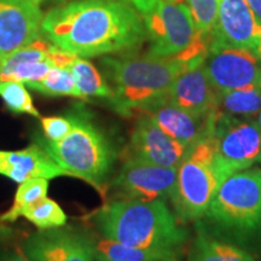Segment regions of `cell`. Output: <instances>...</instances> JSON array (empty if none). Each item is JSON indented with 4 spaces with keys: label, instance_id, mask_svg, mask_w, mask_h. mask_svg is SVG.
I'll list each match as a JSON object with an SVG mask.
<instances>
[{
    "label": "cell",
    "instance_id": "6da1fadb",
    "mask_svg": "<svg viewBox=\"0 0 261 261\" xmlns=\"http://www.w3.org/2000/svg\"><path fill=\"white\" fill-rule=\"evenodd\" d=\"M41 33L57 48L81 58L135 50L146 40L142 15L113 0H74L52 9L42 18Z\"/></svg>",
    "mask_w": 261,
    "mask_h": 261
},
{
    "label": "cell",
    "instance_id": "7a4b0ae2",
    "mask_svg": "<svg viewBox=\"0 0 261 261\" xmlns=\"http://www.w3.org/2000/svg\"><path fill=\"white\" fill-rule=\"evenodd\" d=\"M93 221L104 238L127 246L181 250L188 240V231L163 200L110 202Z\"/></svg>",
    "mask_w": 261,
    "mask_h": 261
},
{
    "label": "cell",
    "instance_id": "3957f363",
    "mask_svg": "<svg viewBox=\"0 0 261 261\" xmlns=\"http://www.w3.org/2000/svg\"><path fill=\"white\" fill-rule=\"evenodd\" d=\"M104 70L113 86L109 102L123 116H138L150 107L167 99L171 86L188 68L177 56L106 57Z\"/></svg>",
    "mask_w": 261,
    "mask_h": 261
},
{
    "label": "cell",
    "instance_id": "277c9868",
    "mask_svg": "<svg viewBox=\"0 0 261 261\" xmlns=\"http://www.w3.org/2000/svg\"><path fill=\"white\" fill-rule=\"evenodd\" d=\"M212 236L248 250L261 249V169L249 168L221 182L203 215Z\"/></svg>",
    "mask_w": 261,
    "mask_h": 261
},
{
    "label": "cell",
    "instance_id": "5b68a950",
    "mask_svg": "<svg viewBox=\"0 0 261 261\" xmlns=\"http://www.w3.org/2000/svg\"><path fill=\"white\" fill-rule=\"evenodd\" d=\"M37 144L69 174L99 188L112 169L115 150L103 130L84 112H75L73 129L58 142L38 138Z\"/></svg>",
    "mask_w": 261,
    "mask_h": 261
},
{
    "label": "cell",
    "instance_id": "8992f818",
    "mask_svg": "<svg viewBox=\"0 0 261 261\" xmlns=\"http://www.w3.org/2000/svg\"><path fill=\"white\" fill-rule=\"evenodd\" d=\"M215 151L214 136L204 137L188 149L178 166L171 200L180 221L202 219L220 187L214 167Z\"/></svg>",
    "mask_w": 261,
    "mask_h": 261
},
{
    "label": "cell",
    "instance_id": "52a82bcc",
    "mask_svg": "<svg viewBox=\"0 0 261 261\" xmlns=\"http://www.w3.org/2000/svg\"><path fill=\"white\" fill-rule=\"evenodd\" d=\"M214 167L220 184L238 172L261 163V129L257 121L221 114L217 108L213 135Z\"/></svg>",
    "mask_w": 261,
    "mask_h": 261
},
{
    "label": "cell",
    "instance_id": "ba28073f",
    "mask_svg": "<svg viewBox=\"0 0 261 261\" xmlns=\"http://www.w3.org/2000/svg\"><path fill=\"white\" fill-rule=\"evenodd\" d=\"M142 17L150 42L148 54L152 56H175L194 40L196 28L185 3L156 0L155 5Z\"/></svg>",
    "mask_w": 261,
    "mask_h": 261
},
{
    "label": "cell",
    "instance_id": "9c48e42d",
    "mask_svg": "<svg viewBox=\"0 0 261 261\" xmlns=\"http://www.w3.org/2000/svg\"><path fill=\"white\" fill-rule=\"evenodd\" d=\"M261 58L255 52L236 47H211L204 70L218 93L261 84Z\"/></svg>",
    "mask_w": 261,
    "mask_h": 261
},
{
    "label": "cell",
    "instance_id": "30bf717a",
    "mask_svg": "<svg viewBox=\"0 0 261 261\" xmlns=\"http://www.w3.org/2000/svg\"><path fill=\"white\" fill-rule=\"evenodd\" d=\"M177 180V168H166L127 158L117 173L113 188L121 200H167Z\"/></svg>",
    "mask_w": 261,
    "mask_h": 261
},
{
    "label": "cell",
    "instance_id": "8fae6325",
    "mask_svg": "<svg viewBox=\"0 0 261 261\" xmlns=\"http://www.w3.org/2000/svg\"><path fill=\"white\" fill-rule=\"evenodd\" d=\"M32 261H96V244L73 228H50L32 234L22 247Z\"/></svg>",
    "mask_w": 261,
    "mask_h": 261
},
{
    "label": "cell",
    "instance_id": "7c38bea8",
    "mask_svg": "<svg viewBox=\"0 0 261 261\" xmlns=\"http://www.w3.org/2000/svg\"><path fill=\"white\" fill-rule=\"evenodd\" d=\"M260 44L261 25L246 0H221L211 47L246 48L259 56Z\"/></svg>",
    "mask_w": 261,
    "mask_h": 261
},
{
    "label": "cell",
    "instance_id": "4fadbf2b",
    "mask_svg": "<svg viewBox=\"0 0 261 261\" xmlns=\"http://www.w3.org/2000/svg\"><path fill=\"white\" fill-rule=\"evenodd\" d=\"M42 18L33 0H0V60L38 39Z\"/></svg>",
    "mask_w": 261,
    "mask_h": 261
},
{
    "label": "cell",
    "instance_id": "5bb4252c",
    "mask_svg": "<svg viewBox=\"0 0 261 261\" xmlns=\"http://www.w3.org/2000/svg\"><path fill=\"white\" fill-rule=\"evenodd\" d=\"M189 146L165 133L148 116H138L130 135L127 158L166 168H178Z\"/></svg>",
    "mask_w": 261,
    "mask_h": 261
},
{
    "label": "cell",
    "instance_id": "9a60e30c",
    "mask_svg": "<svg viewBox=\"0 0 261 261\" xmlns=\"http://www.w3.org/2000/svg\"><path fill=\"white\" fill-rule=\"evenodd\" d=\"M215 110L208 116H195L165 99L140 115L148 116L169 137L190 148L204 137L213 135Z\"/></svg>",
    "mask_w": 261,
    "mask_h": 261
},
{
    "label": "cell",
    "instance_id": "2e32d148",
    "mask_svg": "<svg viewBox=\"0 0 261 261\" xmlns=\"http://www.w3.org/2000/svg\"><path fill=\"white\" fill-rule=\"evenodd\" d=\"M203 63L191 65L181 71L167 96L168 102L201 117L208 116L217 109L219 97L208 79Z\"/></svg>",
    "mask_w": 261,
    "mask_h": 261
},
{
    "label": "cell",
    "instance_id": "e0dca14e",
    "mask_svg": "<svg viewBox=\"0 0 261 261\" xmlns=\"http://www.w3.org/2000/svg\"><path fill=\"white\" fill-rule=\"evenodd\" d=\"M0 175L18 184L37 177L46 178L48 180L64 175L69 177L37 143L17 151L0 150Z\"/></svg>",
    "mask_w": 261,
    "mask_h": 261
},
{
    "label": "cell",
    "instance_id": "ac0fdd59",
    "mask_svg": "<svg viewBox=\"0 0 261 261\" xmlns=\"http://www.w3.org/2000/svg\"><path fill=\"white\" fill-rule=\"evenodd\" d=\"M94 244L96 261H180L181 250L127 246L104 237Z\"/></svg>",
    "mask_w": 261,
    "mask_h": 261
},
{
    "label": "cell",
    "instance_id": "d6986e66",
    "mask_svg": "<svg viewBox=\"0 0 261 261\" xmlns=\"http://www.w3.org/2000/svg\"><path fill=\"white\" fill-rule=\"evenodd\" d=\"M189 261H256L248 250L225 242L203 230H198L197 237L189 250Z\"/></svg>",
    "mask_w": 261,
    "mask_h": 261
},
{
    "label": "cell",
    "instance_id": "ffe728a7",
    "mask_svg": "<svg viewBox=\"0 0 261 261\" xmlns=\"http://www.w3.org/2000/svg\"><path fill=\"white\" fill-rule=\"evenodd\" d=\"M69 69L74 76L81 99H89V98L110 99V97L113 96L110 85L104 80L103 75L90 61L75 57L69 65Z\"/></svg>",
    "mask_w": 261,
    "mask_h": 261
},
{
    "label": "cell",
    "instance_id": "44dd1931",
    "mask_svg": "<svg viewBox=\"0 0 261 261\" xmlns=\"http://www.w3.org/2000/svg\"><path fill=\"white\" fill-rule=\"evenodd\" d=\"M218 110L224 115L249 119L261 110V84L247 89L219 93Z\"/></svg>",
    "mask_w": 261,
    "mask_h": 261
},
{
    "label": "cell",
    "instance_id": "7402d4cb",
    "mask_svg": "<svg viewBox=\"0 0 261 261\" xmlns=\"http://www.w3.org/2000/svg\"><path fill=\"white\" fill-rule=\"evenodd\" d=\"M47 191L48 179L46 178H31L19 182V187L15 194L14 203L6 213L0 215V221L2 223H14L19 217H22V213L25 208L41 198L46 197Z\"/></svg>",
    "mask_w": 261,
    "mask_h": 261
},
{
    "label": "cell",
    "instance_id": "603a6c76",
    "mask_svg": "<svg viewBox=\"0 0 261 261\" xmlns=\"http://www.w3.org/2000/svg\"><path fill=\"white\" fill-rule=\"evenodd\" d=\"M22 217L35 225L39 230L63 227L67 223V215L61 205L47 196L25 208Z\"/></svg>",
    "mask_w": 261,
    "mask_h": 261
},
{
    "label": "cell",
    "instance_id": "cb8c5ba5",
    "mask_svg": "<svg viewBox=\"0 0 261 261\" xmlns=\"http://www.w3.org/2000/svg\"><path fill=\"white\" fill-rule=\"evenodd\" d=\"M28 87L46 96H68L81 99L79 90L75 85L74 76L69 68L52 67L44 79Z\"/></svg>",
    "mask_w": 261,
    "mask_h": 261
},
{
    "label": "cell",
    "instance_id": "d4e9b609",
    "mask_svg": "<svg viewBox=\"0 0 261 261\" xmlns=\"http://www.w3.org/2000/svg\"><path fill=\"white\" fill-rule=\"evenodd\" d=\"M0 97L11 112L40 117V113L33 103L31 94L24 84L17 81L0 83Z\"/></svg>",
    "mask_w": 261,
    "mask_h": 261
},
{
    "label": "cell",
    "instance_id": "484cf974",
    "mask_svg": "<svg viewBox=\"0 0 261 261\" xmlns=\"http://www.w3.org/2000/svg\"><path fill=\"white\" fill-rule=\"evenodd\" d=\"M190 11L196 31L210 33L218 18L221 0H184Z\"/></svg>",
    "mask_w": 261,
    "mask_h": 261
},
{
    "label": "cell",
    "instance_id": "4316f807",
    "mask_svg": "<svg viewBox=\"0 0 261 261\" xmlns=\"http://www.w3.org/2000/svg\"><path fill=\"white\" fill-rule=\"evenodd\" d=\"M75 123V113L68 115L41 117V127L44 137L50 142H58L63 139L73 129Z\"/></svg>",
    "mask_w": 261,
    "mask_h": 261
},
{
    "label": "cell",
    "instance_id": "83f0119b",
    "mask_svg": "<svg viewBox=\"0 0 261 261\" xmlns=\"http://www.w3.org/2000/svg\"><path fill=\"white\" fill-rule=\"evenodd\" d=\"M113 2L127 3V4L132 5L140 15H144L155 5L156 0H113Z\"/></svg>",
    "mask_w": 261,
    "mask_h": 261
},
{
    "label": "cell",
    "instance_id": "f1b7e54d",
    "mask_svg": "<svg viewBox=\"0 0 261 261\" xmlns=\"http://www.w3.org/2000/svg\"><path fill=\"white\" fill-rule=\"evenodd\" d=\"M0 261H32L29 257L25 255L22 248H17V249L10 250V252L5 253L4 255L0 257Z\"/></svg>",
    "mask_w": 261,
    "mask_h": 261
},
{
    "label": "cell",
    "instance_id": "f546056e",
    "mask_svg": "<svg viewBox=\"0 0 261 261\" xmlns=\"http://www.w3.org/2000/svg\"><path fill=\"white\" fill-rule=\"evenodd\" d=\"M246 2L255 16L256 22L261 25V0H246Z\"/></svg>",
    "mask_w": 261,
    "mask_h": 261
},
{
    "label": "cell",
    "instance_id": "4dcf8cb0",
    "mask_svg": "<svg viewBox=\"0 0 261 261\" xmlns=\"http://www.w3.org/2000/svg\"><path fill=\"white\" fill-rule=\"evenodd\" d=\"M168 3H184V0H166Z\"/></svg>",
    "mask_w": 261,
    "mask_h": 261
},
{
    "label": "cell",
    "instance_id": "1f68e13d",
    "mask_svg": "<svg viewBox=\"0 0 261 261\" xmlns=\"http://www.w3.org/2000/svg\"><path fill=\"white\" fill-rule=\"evenodd\" d=\"M257 123H259L260 129H261V110H260V114H259V120H257Z\"/></svg>",
    "mask_w": 261,
    "mask_h": 261
},
{
    "label": "cell",
    "instance_id": "d6a6232c",
    "mask_svg": "<svg viewBox=\"0 0 261 261\" xmlns=\"http://www.w3.org/2000/svg\"><path fill=\"white\" fill-rule=\"evenodd\" d=\"M33 2H34V3H37V4L39 5V4H40V3L42 2V0H33Z\"/></svg>",
    "mask_w": 261,
    "mask_h": 261
},
{
    "label": "cell",
    "instance_id": "836d02e7",
    "mask_svg": "<svg viewBox=\"0 0 261 261\" xmlns=\"http://www.w3.org/2000/svg\"><path fill=\"white\" fill-rule=\"evenodd\" d=\"M259 57L261 58V44H260V48H259Z\"/></svg>",
    "mask_w": 261,
    "mask_h": 261
}]
</instances>
